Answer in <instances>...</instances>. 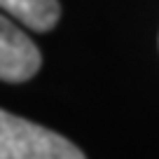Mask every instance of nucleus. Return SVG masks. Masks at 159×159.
<instances>
[{
    "mask_svg": "<svg viewBox=\"0 0 159 159\" xmlns=\"http://www.w3.org/2000/svg\"><path fill=\"white\" fill-rule=\"evenodd\" d=\"M0 159H87L84 152L56 131L2 110Z\"/></svg>",
    "mask_w": 159,
    "mask_h": 159,
    "instance_id": "obj_1",
    "label": "nucleus"
},
{
    "mask_svg": "<svg viewBox=\"0 0 159 159\" xmlns=\"http://www.w3.org/2000/svg\"><path fill=\"white\" fill-rule=\"evenodd\" d=\"M42 66V54L26 33L10 21V14L0 19V77L2 82H26Z\"/></svg>",
    "mask_w": 159,
    "mask_h": 159,
    "instance_id": "obj_2",
    "label": "nucleus"
},
{
    "mask_svg": "<svg viewBox=\"0 0 159 159\" xmlns=\"http://www.w3.org/2000/svg\"><path fill=\"white\" fill-rule=\"evenodd\" d=\"M0 5L5 14L19 19L24 26L38 33L52 30L61 16L59 0H0Z\"/></svg>",
    "mask_w": 159,
    "mask_h": 159,
    "instance_id": "obj_3",
    "label": "nucleus"
}]
</instances>
